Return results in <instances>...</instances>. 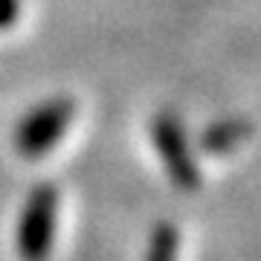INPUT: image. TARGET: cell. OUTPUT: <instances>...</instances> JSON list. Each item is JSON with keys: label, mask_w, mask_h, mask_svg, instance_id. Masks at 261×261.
I'll return each instance as SVG.
<instances>
[{"label": "cell", "mask_w": 261, "mask_h": 261, "mask_svg": "<svg viewBox=\"0 0 261 261\" xmlns=\"http://www.w3.org/2000/svg\"><path fill=\"white\" fill-rule=\"evenodd\" d=\"M56 218H58V189L41 183L29 192L23 212L18 218V247L20 261H47L53 241H56Z\"/></svg>", "instance_id": "cell-1"}, {"label": "cell", "mask_w": 261, "mask_h": 261, "mask_svg": "<svg viewBox=\"0 0 261 261\" xmlns=\"http://www.w3.org/2000/svg\"><path fill=\"white\" fill-rule=\"evenodd\" d=\"M73 113L75 105L70 99H49V102L38 105L35 111H29L20 119L18 130H15V148L27 160L47 154L53 145H58L61 134L73 119Z\"/></svg>", "instance_id": "cell-2"}, {"label": "cell", "mask_w": 261, "mask_h": 261, "mask_svg": "<svg viewBox=\"0 0 261 261\" xmlns=\"http://www.w3.org/2000/svg\"><path fill=\"white\" fill-rule=\"evenodd\" d=\"M151 134H154V145H157V154L166 166L171 183L183 192H197L200 189V168L192 157V148H189L186 130H183L180 119L171 111H163L151 125Z\"/></svg>", "instance_id": "cell-3"}, {"label": "cell", "mask_w": 261, "mask_h": 261, "mask_svg": "<svg viewBox=\"0 0 261 261\" xmlns=\"http://www.w3.org/2000/svg\"><path fill=\"white\" fill-rule=\"evenodd\" d=\"M252 125L247 119H224L215 122L203 130L200 137V148L206 154H229L232 148H238L247 137H250Z\"/></svg>", "instance_id": "cell-4"}, {"label": "cell", "mask_w": 261, "mask_h": 261, "mask_svg": "<svg viewBox=\"0 0 261 261\" xmlns=\"http://www.w3.org/2000/svg\"><path fill=\"white\" fill-rule=\"evenodd\" d=\"M180 250V235L174 224H157L148 241V255L145 261H177Z\"/></svg>", "instance_id": "cell-5"}, {"label": "cell", "mask_w": 261, "mask_h": 261, "mask_svg": "<svg viewBox=\"0 0 261 261\" xmlns=\"http://www.w3.org/2000/svg\"><path fill=\"white\" fill-rule=\"evenodd\" d=\"M20 15V0H0V29L15 27Z\"/></svg>", "instance_id": "cell-6"}]
</instances>
